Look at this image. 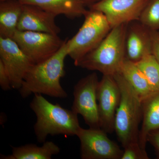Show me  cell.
Here are the masks:
<instances>
[{
  "label": "cell",
  "mask_w": 159,
  "mask_h": 159,
  "mask_svg": "<svg viewBox=\"0 0 159 159\" xmlns=\"http://www.w3.org/2000/svg\"><path fill=\"white\" fill-rule=\"evenodd\" d=\"M11 153L8 155H1L2 159H51L58 154L60 148L51 142L46 141L41 146L34 144H27L18 147H11Z\"/></svg>",
  "instance_id": "2e32d148"
},
{
  "label": "cell",
  "mask_w": 159,
  "mask_h": 159,
  "mask_svg": "<svg viewBox=\"0 0 159 159\" xmlns=\"http://www.w3.org/2000/svg\"><path fill=\"white\" fill-rule=\"evenodd\" d=\"M0 60L9 74L11 88L19 89L33 63L17 43L9 38L0 37Z\"/></svg>",
  "instance_id": "30bf717a"
},
{
  "label": "cell",
  "mask_w": 159,
  "mask_h": 159,
  "mask_svg": "<svg viewBox=\"0 0 159 159\" xmlns=\"http://www.w3.org/2000/svg\"><path fill=\"white\" fill-rule=\"evenodd\" d=\"M6 1V0H0V1H1V2H3V1Z\"/></svg>",
  "instance_id": "484cf974"
},
{
  "label": "cell",
  "mask_w": 159,
  "mask_h": 159,
  "mask_svg": "<svg viewBox=\"0 0 159 159\" xmlns=\"http://www.w3.org/2000/svg\"><path fill=\"white\" fill-rule=\"evenodd\" d=\"M23 5L19 0H6L0 3V37L11 38L17 31Z\"/></svg>",
  "instance_id": "e0dca14e"
},
{
  "label": "cell",
  "mask_w": 159,
  "mask_h": 159,
  "mask_svg": "<svg viewBox=\"0 0 159 159\" xmlns=\"http://www.w3.org/2000/svg\"><path fill=\"white\" fill-rule=\"evenodd\" d=\"M152 30H159V0H149L139 20Z\"/></svg>",
  "instance_id": "ffe728a7"
},
{
  "label": "cell",
  "mask_w": 159,
  "mask_h": 159,
  "mask_svg": "<svg viewBox=\"0 0 159 159\" xmlns=\"http://www.w3.org/2000/svg\"><path fill=\"white\" fill-rule=\"evenodd\" d=\"M84 16L85 19L79 31L66 42L68 54L74 65L96 48L112 29L101 11L90 9Z\"/></svg>",
  "instance_id": "5b68a950"
},
{
  "label": "cell",
  "mask_w": 159,
  "mask_h": 159,
  "mask_svg": "<svg viewBox=\"0 0 159 159\" xmlns=\"http://www.w3.org/2000/svg\"><path fill=\"white\" fill-rule=\"evenodd\" d=\"M66 41L51 58L31 66L18 90L22 98H27L32 94L60 99L68 97L60 83L61 79L65 75V60L68 56Z\"/></svg>",
  "instance_id": "6da1fadb"
},
{
  "label": "cell",
  "mask_w": 159,
  "mask_h": 159,
  "mask_svg": "<svg viewBox=\"0 0 159 159\" xmlns=\"http://www.w3.org/2000/svg\"><path fill=\"white\" fill-rule=\"evenodd\" d=\"M147 141L154 147L159 157V129L152 131L148 134Z\"/></svg>",
  "instance_id": "603a6c76"
},
{
  "label": "cell",
  "mask_w": 159,
  "mask_h": 159,
  "mask_svg": "<svg viewBox=\"0 0 159 159\" xmlns=\"http://www.w3.org/2000/svg\"><path fill=\"white\" fill-rule=\"evenodd\" d=\"M135 63L148 80L152 92H159V63L154 55H145Z\"/></svg>",
  "instance_id": "d6986e66"
},
{
  "label": "cell",
  "mask_w": 159,
  "mask_h": 159,
  "mask_svg": "<svg viewBox=\"0 0 159 159\" xmlns=\"http://www.w3.org/2000/svg\"><path fill=\"white\" fill-rule=\"evenodd\" d=\"M99 80L96 73L89 74L74 86L71 110L81 115L90 128H100L97 92Z\"/></svg>",
  "instance_id": "52a82bcc"
},
{
  "label": "cell",
  "mask_w": 159,
  "mask_h": 159,
  "mask_svg": "<svg viewBox=\"0 0 159 159\" xmlns=\"http://www.w3.org/2000/svg\"><path fill=\"white\" fill-rule=\"evenodd\" d=\"M120 73L133 88L142 101L153 93L148 80L135 63L125 58Z\"/></svg>",
  "instance_id": "ac0fdd59"
},
{
  "label": "cell",
  "mask_w": 159,
  "mask_h": 159,
  "mask_svg": "<svg viewBox=\"0 0 159 159\" xmlns=\"http://www.w3.org/2000/svg\"><path fill=\"white\" fill-rule=\"evenodd\" d=\"M101 128H82L76 136L80 142V156L82 159H121L123 150L107 137Z\"/></svg>",
  "instance_id": "ba28073f"
},
{
  "label": "cell",
  "mask_w": 159,
  "mask_h": 159,
  "mask_svg": "<svg viewBox=\"0 0 159 159\" xmlns=\"http://www.w3.org/2000/svg\"><path fill=\"white\" fill-rule=\"evenodd\" d=\"M152 54L159 63V31L152 30Z\"/></svg>",
  "instance_id": "cb8c5ba5"
},
{
  "label": "cell",
  "mask_w": 159,
  "mask_h": 159,
  "mask_svg": "<svg viewBox=\"0 0 159 159\" xmlns=\"http://www.w3.org/2000/svg\"><path fill=\"white\" fill-rule=\"evenodd\" d=\"M142 104V124L139 132V144L145 149L148 134L159 129V92L153 93L144 99Z\"/></svg>",
  "instance_id": "9a60e30c"
},
{
  "label": "cell",
  "mask_w": 159,
  "mask_h": 159,
  "mask_svg": "<svg viewBox=\"0 0 159 159\" xmlns=\"http://www.w3.org/2000/svg\"><path fill=\"white\" fill-rule=\"evenodd\" d=\"M100 127L107 133L115 131V117L121 92L113 76L103 75L97 92Z\"/></svg>",
  "instance_id": "9c48e42d"
},
{
  "label": "cell",
  "mask_w": 159,
  "mask_h": 159,
  "mask_svg": "<svg viewBox=\"0 0 159 159\" xmlns=\"http://www.w3.org/2000/svg\"><path fill=\"white\" fill-rule=\"evenodd\" d=\"M30 107L36 116L34 131L39 143L45 142L49 135L76 136L80 127L78 115L58 103H51L42 94H34Z\"/></svg>",
  "instance_id": "7a4b0ae2"
},
{
  "label": "cell",
  "mask_w": 159,
  "mask_h": 159,
  "mask_svg": "<svg viewBox=\"0 0 159 159\" xmlns=\"http://www.w3.org/2000/svg\"><path fill=\"white\" fill-rule=\"evenodd\" d=\"M149 0H101L89 7L102 12L111 28L139 20Z\"/></svg>",
  "instance_id": "8fae6325"
},
{
  "label": "cell",
  "mask_w": 159,
  "mask_h": 159,
  "mask_svg": "<svg viewBox=\"0 0 159 159\" xmlns=\"http://www.w3.org/2000/svg\"><path fill=\"white\" fill-rule=\"evenodd\" d=\"M120 88L121 99L115 117V131L123 148L139 143V125L142 119V100L122 74L113 75Z\"/></svg>",
  "instance_id": "277c9868"
},
{
  "label": "cell",
  "mask_w": 159,
  "mask_h": 159,
  "mask_svg": "<svg viewBox=\"0 0 159 159\" xmlns=\"http://www.w3.org/2000/svg\"><path fill=\"white\" fill-rule=\"evenodd\" d=\"M121 159H148L145 149L142 148L139 143L129 144L124 148Z\"/></svg>",
  "instance_id": "44dd1931"
},
{
  "label": "cell",
  "mask_w": 159,
  "mask_h": 159,
  "mask_svg": "<svg viewBox=\"0 0 159 159\" xmlns=\"http://www.w3.org/2000/svg\"><path fill=\"white\" fill-rule=\"evenodd\" d=\"M11 39L33 64L51 58L61 48L66 41L63 40L55 34L18 30Z\"/></svg>",
  "instance_id": "8992f818"
},
{
  "label": "cell",
  "mask_w": 159,
  "mask_h": 159,
  "mask_svg": "<svg viewBox=\"0 0 159 159\" xmlns=\"http://www.w3.org/2000/svg\"><path fill=\"white\" fill-rule=\"evenodd\" d=\"M78 1L84 7L88 6L90 7L94 4L99 2L101 0H78Z\"/></svg>",
  "instance_id": "d4e9b609"
},
{
  "label": "cell",
  "mask_w": 159,
  "mask_h": 159,
  "mask_svg": "<svg viewBox=\"0 0 159 159\" xmlns=\"http://www.w3.org/2000/svg\"><path fill=\"white\" fill-rule=\"evenodd\" d=\"M22 5L38 6L55 15L71 19L84 16L87 10L78 0H19Z\"/></svg>",
  "instance_id": "5bb4252c"
},
{
  "label": "cell",
  "mask_w": 159,
  "mask_h": 159,
  "mask_svg": "<svg viewBox=\"0 0 159 159\" xmlns=\"http://www.w3.org/2000/svg\"><path fill=\"white\" fill-rule=\"evenodd\" d=\"M128 24L114 27L96 48L81 58L76 66L103 75L113 76L120 73L126 58L125 39Z\"/></svg>",
  "instance_id": "3957f363"
},
{
  "label": "cell",
  "mask_w": 159,
  "mask_h": 159,
  "mask_svg": "<svg viewBox=\"0 0 159 159\" xmlns=\"http://www.w3.org/2000/svg\"><path fill=\"white\" fill-rule=\"evenodd\" d=\"M152 54L151 30L138 20L129 23L125 39L126 58L137 62L145 55Z\"/></svg>",
  "instance_id": "7c38bea8"
},
{
  "label": "cell",
  "mask_w": 159,
  "mask_h": 159,
  "mask_svg": "<svg viewBox=\"0 0 159 159\" xmlns=\"http://www.w3.org/2000/svg\"><path fill=\"white\" fill-rule=\"evenodd\" d=\"M57 16L38 6L23 5L17 30L44 32L58 35L60 28L55 23Z\"/></svg>",
  "instance_id": "4fadbf2b"
},
{
  "label": "cell",
  "mask_w": 159,
  "mask_h": 159,
  "mask_svg": "<svg viewBox=\"0 0 159 159\" xmlns=\"http://www.w3.org/2000/svg\"><path fill=\"white\" fill-rule=\"evenodd\" d=\"M0 86L2 90L6 91L12 89L11 80L8 72L2 62L0 60Z\"/></svg>",
  "instance_id": "7402d4cb"
}]
</instances>
